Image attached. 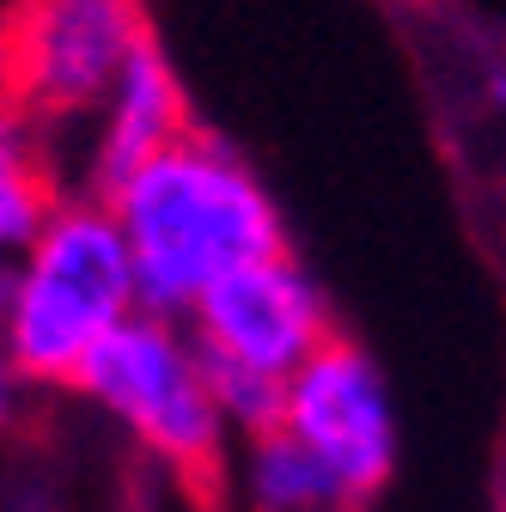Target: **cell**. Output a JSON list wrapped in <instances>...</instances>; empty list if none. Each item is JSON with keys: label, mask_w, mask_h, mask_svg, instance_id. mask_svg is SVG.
Returning <instances> with one entry per match:
<instances>
[{"label": "cell", "mask_w": 506, "mask_h": 512, "mask_svg": "<svg viewBox=\"0 0 506 512\" xmlns=\"http://www.w3.org/2000/svg\"><path fill=\"white\" fill-rule=\"evenodd\" d=\"M183 330L196 336L202 354L257 366L269 378H293L311 354H318L336 324H330V299L324 287L305 275L293 250L263 256L238 275H226L196 311L183 317Z\"/></svg>", "instance_id": "6"}, {"label": "cell", "mask_w": 506, "mask_h": 512, "mask_svg": "<svg viewBox=\"0 0 506 512\" xmlns=\"http://www.w3.org/2000/svg\"><path fill=\"white\" fill-rule=\"evenodd\" d=\"M238 500L244 512H348L354 500L330 476V464L299 445L287 427L244 439L238 452Z\"/></svg>", "instance_id": "9"}, {"label": "cell", "mask_w": 506, "mask_h": 512, "mask_svg": "<svg viewBox=\"0 0 506 512\" xmlns=\"http://www.w3.org/2000/svg\"><path fill=\"white\" fill-rule=\"evenodd\" d=\"M68 391L98 403L122 433H135L147 452L183 476H214L226 452V421L208 391L202 348L177 317L135 311L92 360L74 372Z\"/></svg>", "instance_id": "4"}, {"label": "cell", "mask_w": 506, "mask_h": 512, "mask_svg": "<svg viewBox=\"0 0 506 512\" xmlns=\"http://www.w3.org/2000/svg\"><path fill=\"white\" fill-rule=\"evenodd\" d=\"M202 366H208V391H214V409H220L226 433L257 439V433L281 427L287 378H269L257 366H238V360H220V354H202Z\"/></svg>", "instance_id": "10"}, {"label": "cell", "mask_w": 506, "mask_h": 512, "mask_svg": "<svg viewBox=\"0 0 506 512\" xmlns=\"http://www.w3.org/2000/svg\"><path fill=\"white\" fill-rule=\"evenodd\" d=\"M43 135L0 98V311H7V293H13V269L19 256L37 244V232L49 226L55 214V177H49V159H43Z\"/></svg>", "instance_id": "8"}, {"label": "cell", "mask_w": 506, "mask_h": 512, "mask_svg": "<svg viewBox=\"0 0 506 512\" xmlns=\"http://www.w3.org/2000/svg\"><path fill=\"white\" fill-rule=\"evenodd\" d=\"M141 311L135 263L110 202L61 196L37 244L19 256L13 293L0 311V342L31 384H74L98 342H110Z\"/></svg>", "instance_id": "2"}, {"label": "cell", "mask_w": 506, "mask_h": 512, "mask_svg": "<svg viewBox=\"0 0 506 512\" xmlns=\"http://www.w3.org/2000/svg\"><path fill=\"white\" fill-rule=\"evenodd\" d=\"M104 202L129 244L141 311L177 317V324L226 275L287 250V220L269 183L250 171V159L232 141L208 135V128L177 135Z\"/></svg>", "instance_id": "1"}, {"label": "cell", "mask_w": 506, "mask_h": 512, "mask_svg": "<svg viewBox=\"0 0 506 512\" xmlns=\"http://www.w3.org/2000/svg\"><path fill=\"white\" fill-rule=\"evenodd\" d=\"M281 427L330 464V476L354 506L385 494L397 470V409L385 391V372L348 336H330L287 378Z\"/></svg>", "instance_id": "5"}, {"label": "cell", "mask_w": 506, "mask_h": 512, "mask_svg": "<svg viewBox=\"0 0 506 512\" xmlns=\"http://www.w3.org/2000/svg\"><path fill=\"white\" fill-rule=\"evenodd\" d=\"M488 98L506 110V61H494V68H488Z\"/></svg>", "instance_id": "12"}, {"label": "cell", "mask_w": 506, "mask_h": 512, "mask_svg": "<svg viewBox=\"0 0 506 512\" xmlns=\"http://www.w3.org/2000/svg\"><path fill=\"white\" fill-rule=\"evenodd\" d=\"M25 391H31V378L19 372V360L7 354V342H0V433H7L25 409Z\"/></svg>", "instance_id": "11"}, {"label": "cell", "mask_w": 506, "mask_h": 512, "mask_svg": "<svg viewBox=\"0 0 506 512\" xmlns=\"http://www.w3.org/2000/svg\"><path fill=\"white\" fill-rule=\"evenodd\" d=\"M147 43V0H13L0 25V98L43 141L86 135Z\"/></svg>", "instance_id": "3"}, {"label": "cell", "mask_w": 506, "mask_h": 512, "mask_svg": "<svg viewBox=\"0 0 506 512\" xmlns=\"http://www.w3.org/2000/svg\"><path fill=\"white\" fill-rule=\"evenodd\" d=\"M189 98H183V80L171 68V55L159 43H147L122 80L110 86L104 110L92 116L86 128V153H80V196H110L122 189L147 159H159L177 135H189Z\"/></svg>", "instance_id": "7"}]
</instances>
